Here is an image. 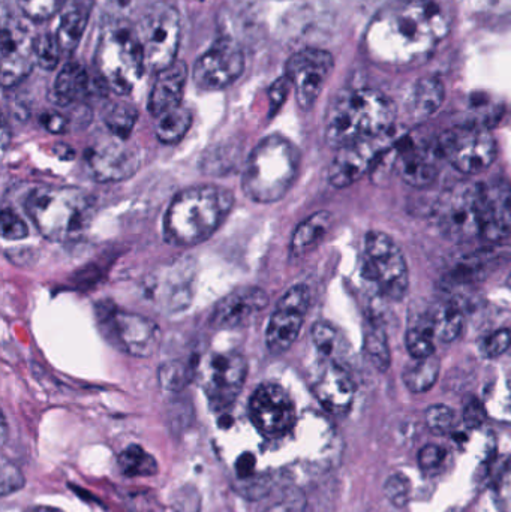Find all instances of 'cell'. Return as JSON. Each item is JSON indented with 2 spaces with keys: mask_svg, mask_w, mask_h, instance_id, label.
<instances>
[{
  "mask_svg": "<svg viewBox=\"0 0 511 512\" xmlns=\"http://www.w3.org/2000/svg\"><path fill=\"white\" fill-rule=\"evenodd\" d=\"M447 32L449 20L435 0H405L374 15L366 53L380 65L407 68L425 62Z\"/></svg>",
  "mask_w": 511,
  "mask_h": 512,
  "instance_id": "cell-1",
  "label": "cell"
},
{
  "mask_svg": "<svg viewBox=\"0 0 511 512\" xmlns=\"http://www.w3.org/2000/svg\"><path fill=\"white\" fill-rule=\"evenodd\" d=\"M396 105L386 93L371 87L345 89L333 98L326 114L324 135L335 149L357 141L392 134Z\"/></svg>",
  "mask_w": 511,
  "mask_h": 512,
  "instance_id": "cell-2",
  "label": "cell"
},
{
  "mask_svg": "<svg viewBox=\"0 0 511 512\" xmlns=\"http://www.w3.org/2000/svg\"><path fill=\"white\" fill-rule=\"evenodd\" d=\"M234 206L233 192L215 185H198L179 192L164 218L168 245L197 246L219 230Z\"/></svg>",
  "mask_w": 511,
  "mask_h": 512,
  "instance_id": "cell-3",
  "label": "cell"
},
{
  "mask_svg": "<svg viewBox=\"0 0 511 512\" xmlns=\"http://www.w3.org/2000/svg\"><path fill=\"white\" fill-rule=\"evenodd\" d=\"M24 207L41 236L56 243L81 239L95 216L92 197L72 186H38Z\"/></svg>",
  "mask_w": 511,
  "mask_h": 512,
  "instance_id": "cell-4",
  "label": "cell"
},
{
  "mask_svg": "<svg viewBox=\"0 0 511 512\" xmlns=\"http://www.w3.org/2000/svg\"><path fill=\"white\" fill-rule=\"evenodd\" d=\"M299 168L297 147L282 135H269L257 144L246 162L243 191L255 203H278L293 188Z\"/></svg>",
  "mask_w": 511,
  "mask_h": 512,
  "instance_id": "cell-5",
  "label": "cell"
},
{
  "mask_svg": "<svg viewBox=\"0 0 511 512\" xmlns=\"http://www.w3.org/2000/svg\"><path fill=\"white\" fill-rule=\"evenodd\" d=\"M95 65L108 89L129 95L146 71L137 30L122 20L107 21L99 36Z\"/></svg>",
  "mask_w": 511,
  "mask_h": 512,
  "instance_id": "cell-6",
  "label": "cell"
},
{
  "mask_svg": "<svg viewBox=\"0 0 511 512\" xmlns=\"http://www.w3.org/2000/svg\"><path fill=\"white\" fill-rule=\"evenodd\" d=\"M135 30L143 48L146 69L158 74L176 62L182 41V21L176 6L168 2L155 3L144 12Z\"/></svg>",
  "mask_w": 511,
  "mask_h": 512,
  "instance_id": "cell-7",
  "label": "cell"
},
{
  "mask_svg": "<svg viewBox=\"0 0 511 512\" xmlns=\"http://www.w3.org/2000/svg\"><path fill=\"white\" fill-rule=\"evenodd\" d=\"M441 233L455 243L482 237V185L462 182L446 189L435 206Z\"/></svg>",
  "mask_w": 511,
  "mask_h": 512,
  "instance_id": "cell-8",
  "label": "cell"
},
{
  "mask_svg": "<svg viewBox=\"0 0 511 512\" xmlns=\"http://www.w3.org/2000/svg\"><path fill=\"white\" fill-rule=\"evenodd\" d=\"M96 318L107 342L132 357H150L161 345V328L146 316L125 312L105 301L96 306Z\"/></svg>",
  "mask_w": 511,
  "mask_h": 512,
  "instance_id": "cell-9",
  "label": "cell"
},
{
  "mask_svg": "<svg viewBox=\"0 0 511 512\" xmlns=\"http://www.w3.org/2000/svg\"><path fill=\"white\" fill-rule=\"evenodd\" d=\"M363 274L392 300H402L410 286L407 259L392 237L383 231H369L365 237Z\"/></svg>",
  "mask_w": 511,
  "mask_h": 512,
  "instance_id": "cell-10",
  "label": "cell"
},
{
  "mask_svg": "<svg viewBox=\"0 0 511 512\" xmlns=\"http://www.w3.org/2000/svg\"><path fill=\"white\" fill-rule=\"evenodd\" d=\"M197 376L213 408H230L242 393L248 376V361L240 352L216 351L197 363Z\"/></svg>",
  "mask_w": 511,
  "mask_h": 512,
  "instance_id": "cell-11",
  "label": "cell"
},
{
  "mask_svg": "<svg viewBox=\"0 0 511 512\" xmlns=\"http://www.w3.org/2000/svg\"><path fill=\"white\" fill-rule=\"evenodd\" d=\"M441 155L455 170L479 174L497 158V143L491 132L479 126H458L444 132L438 141Z\"/></svg>",
  "mask_w": 511,
  "mask_h": 512,
  "instance_id": "cell-12",
  "label": "cell"
},
{
  "mask_svg": "<svg viewBox=\"0 0 511 512\" xmlns=\"http://www.w3.org/2000/svg\"><path fill=\"white\" fill-rule=\"evenodd\" d=\"M245 71V53L230 36H222L201 54L192 69L194 83L200 89L215 92L236 83Z\"/></svg>",
  "mask_w": 511,
  "mask_h": 512,
  "instance_id": "cell-13",
  "label": "cell"
},
{
  "mask_svg": "<svg viewBox=\"0 0 511 512\" xmlns=\"http://www.w3.org/2000/svg\"><path fill=\"white\" fill-rule=\"evenodd\" d=\"M311 304L305 283L291 286L276 304L266 330V345L272 354H284L296 343Z\"/></svg>",
  "mask_w": 511,
  "mask_h": 512,
  "instance_id": "cell-14",
  "label": "cell"
},
{
  "mask_svg": "<svg viewBox=\"0 0 511 512\" xmlns=\"http://www.w3.org/2000/svg\"><path fill=\"white\" fill-rule=\"evenodd\" d=\"M335 60L323 48L306 47L297 51L287 62L285 77L293 84L297 104L302 110H311L320 98Z\"/></svg>",
  "mask_w": 511,
  "mask_h": 512,
  "instance_id": "cell-15",
  "label": "cell"
},
{
  "mask_svg": "<svg viewBox=\"0 0 511 512\" xmlns=\"http://www.w3.org/2000/svg\"><path fill=\"white\" fill-rule=\"evenodd\" d=\"M249 415L258 432L269 438L287 435L296 424V406L278 384H261L249 400Z\"/></svg>",
  "mask_w": 511,
  "mask_h": 512,
  "instance_id": "cell-16",
  "label": "cell"
},
{
  "mask_svg": "<svg viewBox=\"0 0 511 512\" xmlns=\"http://www.w3.org/2000/svg\"><path fill=\"white\" fill-rule=\"evenodd\" d=\"M87 173L99 183H117L131 179L141 165L137 149L126 140L113 137L92 144L84 153Z\"/></svg>",
  "mask_w": 511,
  "mask_h": 512,
  "instance_id": "cell-17",
  "label": "cell"
},
{
  "mask_svg": "<svg viewBox=\"0 0 511 512\" xmlns=\"http://www.w3.org/2000/svg\"><path fill=\"white\" fill-rule=\"evenodd\" d=\"M0 80L5 89L17 86L36 65L35 36L12 17H3L0 41Z\"/></svg>",
  "mask_w": 511,
  "mask_h": 512,
  "instance_id": "cell-18",
  "label": "cell"
},
{
  "mask_svg": "<svg viewBox=\"0 0 511 512\" xmlns=\"http://www.w3.org/2000/svg\"><path fill=\"white\" fill-rule=\"evenodd\" d=\"M392 144V134H389L341 147L330 164V185L342 189L359 182Z\"/></svg>",
  "mask_w": 511,
  "mask_h": 512,
  "instance_id": "cell-19",
  "label": "cell"
},
{
  "mask_svg": "<svg viewBox=\"0 0 511 512\" xmlns=\"http://www.w3.org/2000/svg\"><path fill=\"white\" fill-rule=\"evenodd\" d=\"M194 282V262L180 259L155 273V279L150 280V292L165 312H180L194 297Z\"/></svg>",
  "mask_w": 511,
  "mask_h": 512,
  "instance_id": "cell-20",
  "label": "cell"
},
{
  "mask_svg": "<svg viewBox=\"0 0 511 512\" xmlns=\"http://www.w3.org/2000/svg\"><path fill=\"white\" fill-rule=\"evenodd\" d=\"M269 304V295L257 286H245L225 295L210 316V324L218 330H237L251 324L252 319Z\"/></svg>",
  "mask_w": 511,
  "mask_h": 512,
  "instance_id": "cell-21",
  "label": "cell"
},
{
  "mask_svg": "<svg viewBox=\"0 0 511 512\" xmlns=\"http://www.w3.org/2000/svg\"><path fill=\"white\" fill-rule=\"evenodd\" d=\"M482 237L489 243L511 239V185L506 180L482 185Z\"/></svg>",
  "mask_w": 511,
  "mask_h": 512,
  "instance_id": "cell-22",
  "label": "cell"
},
{
  "mask_svg": "<svg viewBox=\"0 0 511 512\" xmlns=\"http://www.w3.org/2000/svg\"><path fill=\"white\" fill-rule=\"evenodd\" d=\"M312 391L327 412L345 415L353 405L356 387L341 364L327 360L312 382Z\"/></svg>",
  "mask_w": 511,
  "mask_h": 512,
  "instance_id": "cell-23",
  "label": "cell"
},
{
  "mask_svg": "<svg viewBox=\"0 0 511 512\" xmlns=\"http://www.w3.org/2000/svg\"><path fill=\"white\" fill-rule=\"evenodd\" d=\"M189 69L183 60H176L173 65L156 74L155 83L150 90L147 110L158 119L162 114L182 105L183 93L188 83Z\"/></svg>",
  "mask_w": 511,
  "mask_h": 512,
  "instance_id": "cell-24",
  "label": "cell"
},
{
  "mask_svg": "<svg viewBox=\"0 0 511 512\" xmlns=\"http://www.w3.org/2000/svg\"><path fill=\"white\" fill-rule=\"evenodd\" d=\"M95 0H65L60 9L56 36L63 54H71L80 44L81 36L89 23Z\"/></svg>",
  "mask_w": 511,
  "mask_h": 512,
  "instance_id": "cell-25",
  "label": "cell"
},
{
  "mask_svg": "<svg viewBox=\"0 0 511 512\" xmlns=\"http://www.w3.org/2000/svg\"><path fill=\"white\" fill-rule=\"evenodd\" d=\"M90 90V78L84 66L68 62L62 66L53 86V99L57 105L68 107L84 101Z\"/></svg>",
  "mask_w": 511,
  "mask_h": 512,
  "instance_id": "cell-26",
  "label": "cell"
},
{
  "mask_svg": "<svg viewBox=\"0 0 511 512\" xmlns=\"http://www.w3.org/2000/svg\"><path fill=\"white\" fill-rule=\"evenodd\" d=\"M333 216L327 210L314 213L308 219L299 224V227L294 230L293 237L290 242V254L294 258H302L308 255L309 252L314 251L324 237L329 234L332 228Z\"/></svg>",
  "mask_w": 511,
  "mask_h": 512,
  "instance_id": "cell-27",
  "label": "cell"
},
{
  "mask_svg": "<svg viewBox=\"0 0 511 512\" xmlns=\"http://www.w3.org/2000/svg\"><path fill=\"white\" fill-rule=\"evenodd\" d=\"M396 165L402 180L414 188H426L437 179V167L426 153L419 149H402Z\"/></svg>",
  "mask_w": 511,
  "mask_h": 512,
  "instance_id": "cell-28",
  "label": "cell"
},
{
  "mask_svg": "<svg viewBox=\"0 0 511 512\" xmlns=\"http://www.w3.org/2000/svg\"><path fill=\"white\" fill-rule=\"evenodd\" d=\"M443 83L438 78H423L414 87L411 96V116L416 122H425L429 117L434 116L444 102Z\"/></svg>",
  "mask_w": 511,
  "mask_h": 512,
  "instance_id": "cell-29",
  "label": "cell"
},
{
  "mask_svg": "<svg viewBox=\"0 0 511 512\" xmlns=\"http://www.w3.org/2000/svg\"><path fill=\"white\" fill-rule=\"evenodd\" d=\"M428 319L435 337L440 342H455L461 336L462 328H464V315H462L458 304L450 303V301L435 304L429 312Z\"/></svg>",
  "mask_w": 511,
  "mask_h": 512,
  "instance_id": "cell-30",
  "label": "cell"
},
{
  "mask_svg": "<svg viewBox=\"0 0 511 512\" xmlns=\"http://www.w3.org/2000/svg\"><path fill=\"white\" fill-rule=\"evenodd\" d=\"M440 369V358L437 354L426 358H413L402 372L405 387L414 394L426 393L437 384Z\"/></svg>",
  "mask_w": 511,
  "mask_h": 512,
  "instance_id": "cell-31",
  "label": "cell"
},
{
  "mask_svg": "<svg viewBox=\"0 0 511 512\" xmlns=\"http://www.w3.org/2000/svg\"><path fill=\"white\" fill-rule=\"evenodd\" d=\"M192 111L188 107L173 108L158 117L156 123V138L162 144H177L185 138L192 126Z\"/></svg>",
  "mask_w": 511,
  "mask_h": 512,
  "instance_id": "cell-32",
  "label": "cell"
},
{
  "mask_svg": "<svg viewBox=\"0 0 511 512\" xmlns=\"http://www.w3.org/2000/svg\"><path fill=\"white\" fill-rule=\"evenodd\" d=\"M365 349L375 369L387 372L392 364L389 337L378 319H368L365 330Z\"/></svg>",
  "mask_w": 511,
  "mask_h": 512,
  "instance_id": "cell-33",
  "label": "cell"
},
{
  "mask_svg": "<svg viewBox=\"0 0 511 512\" xmlns=\"http://www.w3.org/2000/svg\"><path fill=\"white\" fill-rule=\"evenodd\" d=\"M117 465L125 477H152L158 472V462L155 457L138 445H131L123 450L117 460Z\"/></svg>",
  "mask_w": 511,
  "mask_h": 512,
  "instance_id": "cell-34",
  "label": "cell"
},
{
  "mask_svg": "<svg viewBox=\"0 0 511 512\" xmlns=\"http://www.w3.org/2000/svg\"><path fill=\"white\" fill-rule=\"evenodd\" d=\"M435 337L428 316L408 327L405 345L413 358H426L435 354Z\"/></svg>",
  "mask_w": 511,
  "mask_h": 512,
  "instance_id": "cell-35",
  "label": "cell"
},
{
  "mask_svg": "<svg viewBox=\"0 0 511 512\" xmlns=\"http://www.w3.org/2000/svg\"><path fill=\"white\" fill-rule=\"evenodd\" d=\"M138 120V111L134 105L119 102L105 114L104 122L113 137L128 141Z\"/></svg>",
  "mask_w": 511,
  "mask_h": 512,
  "instance_id": "cell-36",
  "label": "cell"
},
{
  "mask_svg": "<svg viewBox=\"0 0 511 512\" xmlns=\"http://www.w3.org/2000/svg\"><path fill=\"white\" fill-rule=\"evenodd\" d=\"M63 51L59 39L53 33L45 32L35 36L36 65L45 71H53L59 66Z\"/></svg>",
  "mask_w": 511,
  "mask_h": 512,
  "instance_id": "cell-37",
  "label": "cell"
},
{
  "mask_svg": "<svg viewBox=\"0 0 511 512\" xmlns=\"http://www.w3.org/2000/svg\"><path fill=\"white\" fill-rule=\"evenodd\" d=\"M194 375H197V367L192 369L183 361H170L159 370V382L165 390L180 391L189 384Z\"/></svg>",
  "mask_w": 511,
  "mask_h": 512,
  "instance_id": "cell-38",
  "label": "cell"
},
{
  "mask_svg": "<svg viewBox=\"0 0 511 512\" xmlns=\"http://www.w3.org/2000/svg\"><path fill=\"white\" fill-rule=\"evenodd\" d=\"M312 340L315 348L324 355L327 360L335 361L336 355L341 349V336L338 330L329 322L320 321L312 327Z\"/></svg>",
  "mask_w": 511,
  "mask_h": 512,
  "instance_id": "cell-39",
  "label": "cell"
},
{
  "mask_svg": "<svg viewBox=\"0 0 511 512\" xmlns=\"http://www.w3.org/2000/svg\"><path fill=\"white\" fill-rule=\"evenodd\" d=\"M426 426L435 435H449L456 429L455 411L447 405H432L425 414Z\"/></svg>",
  "mask_w": 511,
  "mask_h": 512,
  "instance_id": "cell-40",
  "label": "cell"
},
{
  "mask_svg": "<svg viewBox=\"0 0 511 512\" xmlns=\"http://www.w3.org/2000/svg\"><path fill=\"white\" fill-rule=\"evenodd\" d=\"M63 2L65 0H17V5L24 17L35 23H41V21L50 20L60 12Z\"/></svg>",
  "mask_w": 511,
  "mask_h": 512,
  "instance_id": "cell-41",
  "label": "cell"
},
{
  "mask_svg": "<svg viewBox=\"0 0 511 512\" xmlns=\"http://www.w3.org/2000/svg\"><path fill=\"white\" fill-rule=\"evenodd\" d=\"M0 224H2V227H0L2 237L5 240L17 242V240H23L29 236V228H27L26 222L9 207L2 210V221H0Z\"/></svg>",
  "mask_w": 511,
  "mask_h": 512,
  "instance_id": "cell-42",
  "label": "cell"
},
{
  "mask_svg": "<svg viewBox=\"0 0 511 512\" xmlns=\"http://www.w3.org/2000/svg\"><path fill=\"white\" fill-rule=\"evenodd\" d=\"M384 493L390 504L396 508H404L410 501L411 486L407 477L401 474L392 475L384 486Z\"/></svg>",
  "mask_w": 511,
  "mask_h": 512,
  "instance_id": "cell-43",
  "label": "cell"
},
{
  "mask_svg": "<svg viewBox=\"0 0 511 512\" xmlns=\"http://www.w3.org/2000/svg\"><path fill=\"white\" fill-rule=\"evenodd\" d=\"M480 348H482L483 355L486 358L501 357V355L506 354L511 349V331L507 330V328H501V330L488 334L482 340Z\"/></svg>",
  "mask_w": 511,
  "mask_h": 512,
  "instance_id": "cell-44",
  "label": "cell"
},
{
  "mask_svg": "<svg viewBox=\"0 0 511 512\" xmlns=\"http://www.w3.org/2000/svg\"><path fill=\"white\" fill-rule=\"evenodd\" d=\"M447 451L440 445L429 444L420 450L419 465L422 471L434 472L446 462Z\"/></svg>",
  "mask_w": 511,
  "mask_h": 512,
  "instance_id": "cell-45",
  "label": "cell"
},
{
  "mask_svg": "<svg viewBox=\"0 0 511 512\" xmlns=\"http://www.w3.org/2000/svg\"><path fill=\"white\" fill-rule=\"evenodd\" d=\"M306 499L300 490H288L281 501L270 505L269 510L264 512H305Z\"/></svg>",
  "mask_w": 511,
  "mask_h": 512,
  "instance_id": "cell-46",
  "label": "cell"
},
{
  "mask_svg": "<svg viewBox=\"0 0 511 512\" xmlns=\"http://www.w3.org/2000/svg\"><path fill=\"white\" fill-rule=\"evenodd\" d=\"M495 505L500 512H511V466L498 478L495 486Z\"/></svg>",
  "mask_w": 511,
  "mask_h": 512,
  "instance_id": "cell-47",
  "label": "cell"
},
{
  "mask_svg": "<svg viewBox=\"0 0 511 512\" xmlns=\"http://www.w3.org/2000/svg\"><path fill=\"white\" fill-rule=\"evenodd\" d=\"M488 417V409L480 400L471 399L464 408V423L468 429L477 430L483 426Z\"/></svg>",
  "mask_w": 511,
  "mask_h": 512,
  "instance_id": "cell-48",
  "label": "cell"
},
{
  "mask_svg": "<svg viewBox=\"0 0 511 512\" xmlns=\"http://www.w3.org/2000/svg\"><path fill=\"white\" fill-rule=\"evenodd\" d=\"M41 125L51 134H65L69 128V120L59 111H47L41 116Z\"/></svg>",
  "mask_w": 511,
  "mask_h": 512,
  "instance_id": "cell-49",
  "label": "cell"
},
{
  "mask_svg": "<svg viewBox=\"0 0 511 512\" xmlns=\"http://www.w3.org/2000/svg\"><path fill=\"white\" fill-rule=\"evenodd\" d=\"M492 405L495 417L511 420V381L503 388V393L494 394Z\"/></svg>",
  "mask_w": 511,
  "mask_h": 512,
  "instance_id": "cell-50",
  "label": "cell"
},
{
  "mask_svg": "<svg viewBox=\"0 0 511 512\" xmlns=\"http://www.w3.org/2000/svg\"><path fill=\"white\" fill-rule=\"evenodd\" d=\"M24 480L21 477L20 472L12 465H3L2 469V493L8 495V493L15 492L23 486Z\"/></svg>",
  "mask_w": 511,
  "mask_h": 512,
  "instance_id": "cell-51",
  "label": "cell"
},
{
  "mask_svg": "<svg viewBox=\"0 0 511 512\" xmlns=\"http://www.w3.org/2000/svg\"><path fill=\"white\" fill-rule=\"evenodd\" d=\"M288 86H290V80L287 77L281 78V80L275 81L272 90H270V101H272V114L279 110L282 104H284L285 98H287Z\"/></svg>",
  "mask_w": 511,
  "mask_h": 512,
  "instance_id": "cell-52",
  "label": "cell"
},
{
  "mask_svg": "<svg viewBox=\"0 0 511 512\" xmlns=\"http://www.w3.org/2000/svg\"><path fill=\"white\" fill-rule=\"evenodd\" d=\"M95 3L108 15V21H113L119 20L116 14L129 5V0H95Z\"/></svg>",
  "mask_w": 511,
  "mask_h": 512,
  "instance_id": "cell-53",
  "label": "cell"
},
{
  "mask_svg": "<svg viewBox=\"0 0 511 512\" xmlns=\"http://www.w3.org/2000/svg\"><path fill=\"white\" fill-rule=\"evenodd\" d=\"M401 2H405V0H366V3L374 9L375 14L380 12L381 9L389 8V6L396 5V3Z\"/></svg>",
  "mask_w": 511,
  "mask_h": 512,
  "instance_id": "cell-54",
  "label": "cell"
},
{
  "mask_svg": "<svg viewBox=\"0 0 511 512\" xmlns=\"http://www.w3.org/2000/svg\"><path fill=\"white\" fill-rule=\"evenodd\" d=\"M54 152H56V155L59 156L60 159H63V161H65V159L74 158V150L66 146V144H57Z\"/></svg>",
  "mask_w": 511,
  "mask_h": 512,
  "instance_id": "cell-55",
  "label": "cell"
},
{
  "mask_svg": "<svg viewBox=\"0 0 511 512\" xmlns=\"http://www.w3.org/2000/svg\"><path fill=\"white\" fill-rule=\"evenodd\" d=\"M27 512H62V511L56 510V508H51V507H36V508H32V510L27 511Z\"/></svg>",
  "mask_w": 511,
  "mask_h": 512,
  "instance_id": "cell-56",
  "label": "cell"
},
{
  "mask_svg": "<svg viewBox=\"0 0 511 512\" xmlns=\"http://www.w3.org/2000/svg\"><path fill=\"white\" fill-rule=\"evenodd\" d=\"M507 285H509V286H510V288H511V274H510V276H509V280H507Z\"/></svg>",
  "mask_w": 511,
  "mask_h": 512,
  "instance_id": "cell-57",
  "label": "cell"
},
{
  "mask_svg": "<svg viewBox=\"0 0 511 512\" xmlns=\"http://www.w3.org/2000/svg\"><path fill=\"white\" fill-rule=\"evenodd\" d=\"M510 351H511V349H510Z\"/></svg>",
  "mask_w": 511,
  "mask_h": 512,
  "instance_id": "cell-58",
  "label": "cell"
}]
</instances>
